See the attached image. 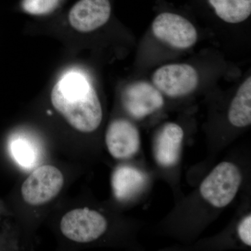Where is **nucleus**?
I'll return each instance as SVG.
<instances>
[{
	"label": "nucleus",
	"mask_w": 251,
	"mask_h": 251,
	"mask_svg": "<svg viewBox=\"0 0 251 251\" xmlns=\"http://www.w3.org/2000/svg\"><path fill=\"white\" fill-rule=\"evenodd\" d=\"M51 102L69 125L82 133L94 131L101 123L103 110L98 95L80 73L62 75L52 88Z\"/></svg>",
	"instance_id": "1"
},
{
	"label": "nucleus",
	"mask_w": 251,
	"mask_h": 251,
	"mask_svg": "<svg viewBox=\"0 0 251 251\" xmlns=\"http://www.w3.org/2000/svg\"><path fill=\"white\" fill-rule=\"evenodd\" d=\"M242 181V173L238 167L229 162H223L203 180L200 191L211 205L225 207L235 198Z\"/></svg>",
	"instance_id": "2"
},
{
	"label": "nucleus",
	"mask_w": 251,
	"mask_h": 251,
	"mask_svg": "<svg viewBox=\"0 0 251 251\" xmlns=\"http://www.w3.org/2000/svg\"><path fill=\"white\" fill-rule=\"evenodd\" d=\"M152 84L163 95L179 98L192 93L199 84L196 68L188 64H166L153 72Z\"/></svg>",
	"instance_id": "3"
},
{
	"label": "nucleus",
	"mask_w": 251,
	"mask_h": 251,
	"mask_svg": "<svg viewBox=\"0 0 251 251\" xmlns=\"http://www.w3.org/2000/svg\"><path fill=\"white\" fill-rule=\"evenodd\" d=\"M153 35L172 48L186 50L198 41V31L192 23L186 18L173 13H161L151 25Z\"/></svg>",
	"instance_id": "4"
},
{
	"label": "nucleus",
	"mask_w": 251,
	"mask_h": 251,
	"mask_svg": "<svg viewBox=\"0 0 251 251\" xmlns=\"http://www.w3.org/2000/svg\"><path fill=\"white\" fill-rule=\"evenodd\" d=\"M107 227L108 224L103 215L87 208L69 211L60 224L62 234L79 243L93 242L103 235Z\"/></svg>",
	"instance_id": "5"
},
{
	"label": "nucleus",
	"mask_w": 251,
	"mask_h": 251,
	"mask_svg": "<svg viewBox=\"0 0 251 251\" xmlns=\"http://www.w3.org/2000/svg\"><path fill=\"white\" fill-rule=\"evenodd\" d=\"M64 176L55 167H39L23 182L21 193L25 202L32 206L50 202L60 192Z\"/></svg>",
	"instance_id": "6"
},
{
	"label": "nucleus",
	"mask_w": 251,
	"mask_h": 251,
	"mask_svg": "<svg viewBox=\"0 0 251 251\" xmlns=\"http://www.w3.org/2000/svg\"><path fill=\"white\" fill-rule=\"evenodd\" d=\"M122 103L130 116L143 119L160 110L164 105V99L153 84L138 81L124 91Z\"/></svg>",
	"instance_id": "7"
},
{
	"label": "nucleus",
	"mask_w": 251,
	"mask_h": 251,
	"mask_svg": "<svg viewBox=\"0 0 251 251\" xmlns=\"http://www.w3.org/2000/svg\"><path fill=\"white\" fill-rule=\"evenodd\" d=\"M110 14L109 0H80L71 9L69 21L75 30L87 33L104 25Z\"/></svg>",
	"instance_id": "8"
},
{
	"label": "nucleus",
	"mask_w": 251,
	"mask_h": 251,
	"mask_svg": "<svg viewBox=\"0 0 251 251\" xmlns=\"http://www.w3.org/2000/svg\"><path fill=\"white\" fill-rule=\"evenodd\" d=\"M105 143L109 152L114 158H130L139 150V132L135 125L128 120H115L107 129Z\"/></svg>",
	"instance_id": "9"
},
{
	"label": "nucleus",
	"mask_w": 251,
	"mask_h": 251,
	"mask_svg": "<svg viewBox=\"0 0 251 251\" xmlns=\"http://www.w3.org/2000/svg\"><path fill=\"white\" fill-rule=\"evenodd\" d=\"M184 139V130L179 125L168 123L163 126L155 140L153 152L160 166L170 168L177 163Z\"/></svg>",
	"instance_id": "10"
},
{
	"label": "nucleus",
	"mask_w": 251,
	"mask_h": 251,
	"mask_svg": "<svg viewBox=\"0 0 251 251\" xmlns=\"http://www.w3.org/2000/svg\"><path fill=\"white\" fill-rule=\"evenodd\" d=\"M147 182L146 175L133 167L117 168L112 176L114 196L119 201H129L143 190Z\"/></svg>",
	"instance_id": "11"
},
{
	"label": "nucleus",
	"mask_w": 251,
	"mask_h": 251,
	"mask_svg": "<svg viewBox=\"0 0 251 251\" xmlns=\"http://www.w3.org/2000/svg\"><path fill=\"white\" fill-rule=\"evenodd\" d=\"M231 125L238 128L247 127L251 123V77L249 76L240 85L234 96L228 110Z\"/></svg>",
	"instance_id": "12"
},
{
	"label": "nucleus",
	"mask_w": 251,
	"mask_h": 251,
	"mask_svg": "<svg viewBox=\"0 0 251 251\" xmlns=\"http://www.w3.org/2000/svg\"><path fill=\"white\" fill-rule=\"evenodd\" d=\"M216 16L224 22L237 24L251 14V0H208Z\"/></svg>",
	"instance_id": "13"
},
{
	"label": "nucleus",
	"mask_w": 251,
	"mask_h": 251,
	"mask_svg": "<svg viewBox=\"0 0 251 251\" xmlns=\"http://www.w3.org/2000/svg\"><path fill=\"white\" fill-rule=\"evenodd\" d=\"M10 151L16 163L25 168H30L36 164L38 160L37 148L26 137L18 135L10 142Z\"/></svg>",
	"instance_id": "14"
},
{
	"label": "nucleus",
	"mask_w": 251,
	"mask_h": 251,
	"mask_svg": "<svg viewBox=\"0 0 251 251\" xmlns=\"http://www.w3.org/2000/svg\"><path fill=\"white\" fill-rule=\"evenodd\" d=\"M59 1L60 0H23L22 6L28 14L41 16L53 11Z\"/></svg>",
	"instance_id": "15"
},
{
	"label": "nucleus",
	"mask_w": 251,
	"mask_h": 251,
	"mask_svg": "<svg viewBox=\"0 0 251 251\" xmlns=\"http://www.w3.org/2000/svg\"><path fill=\"white\" fill-rule=\"evenodd\" d=\"M251 216H247L241 221L237 231L241 240L247 246L251 245Z\"/></svg>",
	"instance_id": "16"
}]
</instances>
